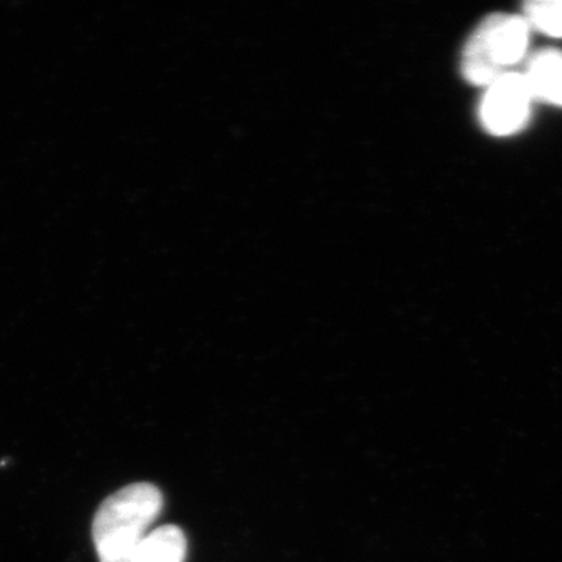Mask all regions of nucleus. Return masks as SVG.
<instances>
[{
    "label": "nucleus",
    "mask_w": 562,
    "mask_h": 562,
    "mask_svg": "<svg viewBox=\"0 0 562 562\" xmlns=\"http://www.w3.org/2000/svg\"><path fill=\"white\" fill-rule=\"evenodd\" d=\"M161 509V492L150 483L131 484L110 495L92 522L99 561L131 562Z\"/></svg>",
    "instance_id": "obj_1"
},
{
    "label": "nucleus",
    "mask_w": 562,
    "mask_h": 562,
    "mask_svg": "<svg viewBox=\"0 0 562 562\" xmlns=\"http://www.w3.org/2000/svg\"><path fill=\"white\" fill-rule=\"evenodd\" d=\"M530 24L522 14H492L472 33L462 50V76L476 87H490L509 66L522 61L530 44Z\"/></svg>",
    "instance_id": "obj_2"
},
{
    "label": "nucleus",
    "mask_w": 562,
    "mask_h": 562,
    "mask_svg": "<svg viewBox=\"0 0 562 562\" xmlns=\"http://www.w3.org/2000/svg\"><path fill=\"white\" fill-rule=\"evenodd\" d=\"M535 101L524 74H503L486 88L480 103L483 127L495 136H509L522 131L530 120Z\"/></svg>",
    "instance_id": "obj_3"
},
{
    "label": "nucleus",
    "mask_w": 562,
    "mask_h": 562,
    "mask_svg": "<svg viewBox=\"0 0 562 562\" xmlns=\"http://www.w3.org/2000/svg\"><path fill=\"white\" fill-rule=\"evenodd\" d=\"M532 99L562 106V52L543 49L528 60L524 72Z\"/></svg>",
    "instance_id": "obj_4"
},
{
    "label": "nucleus",
    "mask_w": 562,
    "mask_h": 562,
    "mask_svg": "<svg viewBox=\"0 0 562 562\" xmlns=\"http://www.w3.org/2000/svg\"><path fill=\"white\" fill-rule=\"evenodd\" d=\"M187 536L176 525H165L146 536L131 562H184Z\"/></svg>",
    "instance_id": "obj_5"
},
{
    "label": "nucleus",
    "mask_w": 562,
    "mask_h": 562,
    "mask_svg": "<svg viewBox=\"0 0 562 562\" xmlns=\"http://www.w3.org/2000/svg\"><path fill=\"white\" fill-rule=\"evenodd\" d=\"M522 16L543 35L562 38V0H532L524 5Z\"/></svg>",
    "instance_id": "obj_6"
}]
</instances>
